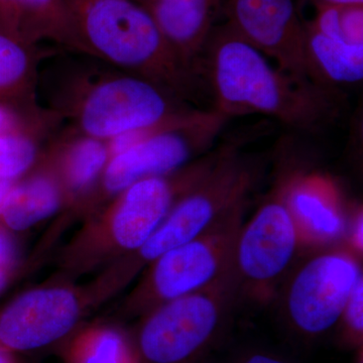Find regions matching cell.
<instances>
[{
	"label": "cell",
	"mask_w": 363,
	"mask_h": 363,
	"mask_svg": "<svg viewBox=\"0 0 363 363\" xmlns=\"http://www.w3.org/2000/svg\"><path fill=\"white\" fill-rule=\"evenodd\" d=\"M197 69L212 108L227 118L262 114L293 130L314 133L340 113L335 88L286 75L227 23L212 30Z\"/></svg>",
	"instance_id": "cell-1"
},
{
	"label": "cell",
	"mask_w": 363,
	"mask_h": 363,
	"mask_svg": "<svg viewBox=\"0 0 363 363\" xmlns=\"http://www.w3.org/2000/svg\"><path fill=\"white\" fill-rule=\"evenodd\" d=\"M75 50L138 76L186 102L208 94L202 78L177 57L147 7L136 0H66Z\"/></svg>",
	"instance_id": "cell-2"
},
{
	"label": "cell",
	"mask_w": 363,
	"mask_h": 363,
	"mask_svg": "<svg viewBox=\"0 0 363 363\" xmlns=\"http://www.w3.org/2000/svg\"><path fill=\"white\" fill-rule=\"evenodd\" d=\"M240 294L233 272L211 285L164 303L138 337L143 363H203L220 344Z\"/></svg>",
	"instance_id": "cell-3"
},
{
	"label": "cell",
	"mask_w": 363,
	"mask_h": 363,
	"mask_svg": "<svg viewBox=\"0 0 363 363\" xmlns=\"http://www.w3.org/2000/svg\"><path fill=\"white\" fill-rule=\"evenodd\" d=\"M80 81L72 89L68 114L76 130L107 140L145 130L193 108L168 91L128 73Z\"/></svg>",
	"instance_id": "cell-4"
},
{
	"label": "cell",
	"mask_w": 363,
	"mask_h": 363,
	"mask_svg": "<svg viewBox=\"0 0 363 363\" xmlns=\"http://www.w3.org/2000/svg\"><path fill=\"white\" fill-rule=\"evenodd\" d=\"M255 179L252 162L241 157L233 143H227L211 171L180 197L140 248V259L156 260L201 235L233 208L247 201Z\"/></svg>",
	"instance_id": "cell-5"
},
{
	"label": "cell",
	"mask_w": 363,
	"mask_h": 363,
	"mask_svg": "<svg viewBox=\"0 0 363 363\" xmlns=\"http://www.w3.org/2000/svg\"><path fill=\"white\" fill-rule=\"evenodd\" d=\"M227 118L213 108H197L111 157L105 167L104 184L108 192H123L143 179L169 175L188 162L211 150Z\"/></svg>",
	"instance_id": "cell-6"
},
{
	"label": "cell",
	"mask_w": 363,
	"mask_h": 363,
	"mask_svg": "<svg viewBox=\"0 0 363 363\" xmlns=\"http://www.w3.org/2000/svg\"><path fill=\"white\" fill-rule=\"evenodd\" d=\"M362 267L345 252L321 253L294 274L285 296V316L294 335L312 342L337 326Z\"/></svg>",
	"instance_id": "cell-7"
},
{
	"label": "cell",
	"mask_w": 363,
	"mask_h": 363,
	"mask_svg": "<svg viewBox=\"0 0 363 363\" xmlns=\"http://www.w3.org/2000/svg\"><path fill=\"white\" fill-rule=\"evenodd\" d=\"M245 203L233 208L195 240L157 257L149 281L152 297L169 302L198 292L233 272L234 245L243 224Z\"/></svg>",
	"instance_id": "cell-8"
},
{
	"label": "cell",
	"mask_w": 363,
	"mask_h": 363,
	"mask_svg": "<svg viewBox=\"0 0 363 363\" xmlns=\"http://www.w3.org/2000/svg\"><path fill=\"white\" fill-rule=\"evenodd\" d=\"M297 227L281 195L264 203L236 238L233 274L238 290L262 295L283 276L297 250Z\"/></svg>",
	"instance_id": "cell-9"
},
{
	"label": "cell",
	"mask_w": 363,
	"mask_h": 363,
	"mask_svg": "<svg viewBox=\"0 0 363 363\" xmlns=\"http://www.w3.org/2000/svg\"><path fill=\"white\" fill-rule=\"evenodd\" d=\"M226 16L227 25L279 70L298 82L317 84L295 0H228Z\"/></svg>",
	"instance_id": "cell-10"
},
{
	"label": "cell",
	"mask_w": 363,
	"mask_h": 363,
	"mask_svg": "<svg viewBox=\"0 0 363 363\" xmlns=\"http://www.w3.org/2000/svg\"><path fill=\"white\" fill-rule=\"evenodd\" d=\"M78 315L77 301L69 291L26 293L0 315V346L9 352L45 347L65 337Z\"/></svg>",
	"instance_id": "cell-11"
},
{
	"label": "cell",
	"mask_w": 363,
	"mask_h": 363,
	"mask_svg": "<svg viewBox=\"0 0 363 363\" xmlns=\"http://www.w3.org/2000/svg\"><path fill=\"white\" fill-rule=\"evenodd\" d=\"M143 6L182 63L199 75L198 62L214 28L220 0H147Z\"/></svg>",
	"instance_id": "cell-12"
},
{
	"label": "cell",
	"mask_w": 363,
	"mask_h": 363,
	"mask_svg": "<svg viewBox=\"0 0 363 363\" xmlns=\"http://www.w3.org/2000/svg\"><path fill=\"white\" fill-rule=\"evenodd\" d=\"M0 28L30 47L49 40L75 50L66 0H0Z\"/></svg>",
	"instance_id": "cell-13"
},
{
	"label": "cell",
	"mask_w": 363,
	"mask_h": 363,
	"mask_svg": "<svg viewBox=\"0 0 363 363\" xmlns=\"http://www.w3.org/2000/svg\"><path fill=\"white\" fill-rule=\"evenodd\" d=\"M326 182L319 178L294 181L281 195L297 227L298 240L333 242L342 238L346 222Z\"/></svg>",
	"instance_id": "cell-14"
},
{
	"label": "cell",
	"mask_w": 363,
	"mask_h": 363,
	"mask_svg": "<svg viewBox=\"0 0 363 363\" xmlns=\"http://www.w3.org/2000/svg\"><path fill=\"white\" fill-rule=\"evenodd\" d=\"M306 51L317 84L335 88L363 79V45L327 37L305 23Z\"/></svg>",
	"instance_id": "cell-15"
},
{
	"label": "cell",
	"mask_w": 363,
	"mask_h": 363,
	"mask_svg": "<svg viewBox=\"0 0 363 363\" xmlns=\"http://www.w3.org/2000/svg\"><path fill=\"white\" fill-rule=\"evenodd\" d=\"M59 189L50 178L35 177L13 186L0 210L4 223L13 230H25L47 218L60 206Z\"/></svg>",
	"instance_id": "cell-16"
},
{
	"label": "cell",
	"mask_w": 363,
	"mask_h": 363,
	"mask_svg": "<svg viewBox=\"0 0 363 363\" xmlns=\"http://www.w3.org/2000/svg\"><path fill=\"white\" fill-rule=\"evenodd\" d=\"M70 140L64 147V168L69 185L75 190L89 187L106 167L109 156L108 145L84 133H71Z\"/></svg>",
	"instance_id": "cell-17"
},
{
	"label": "cell",
	"mask_w": 363,
	"mask_h": 363,
	"mask_svg": "<svg viewBox=\"0 0 363 363\" xmlns=\"http://www.w3.org/2000/svg\"><path fill=\"white\" fill-rule=\"evenodd\" d=\"M33 47L0 28V96L35 88L37 61Z\"/></svg>",
	"instance_id": "cell-18"
},
{
	"label": "cell",
	"mask_w": 363,
	"mask_h": 363,
	"mask_svg": "<svg viewBox=\"0 0 363 363\" xmlns=\"http://www.w3.org/2000/svg\"><path fill=\"white\" fill-rule=\"evenodd\" d=\"M70 359L71 363H136L125 338L111 329L82 336L74 344Z\"/></svg>",
	"instance_id": "cell-19"
},
{
	"label": "cell",
	"mask_w": 363,
	"mask_h": 363,
	"mask_svg": "<svg viewBox=\"0 0 363 363\" xmlns=\"http://www.w3.org/2000/svg\"><path fill=\"white\" fill-rule=\"evenodd\" d=\"M35 130H21L0 135V180L13 181L33 166L38 155Z\"/></svg>",
	"instance_id": "cell-20"
},
{
	"label": "cell",
	"mask_w": 363,
	"mask_h": 363,
	"mask_svg": "<svg viewBox=\"0 0 363 363\" xmlns=\"http://www.w3.org/2000/svg\"><path fill=\"white\" fill-rule=\"evenodd\" d=\"M338 325L341 343L350 350H362L363 277L353 289Z\"/></svg>",
	"instance_id": "cell-21"
},
{
	"label": "cell",
	"mask_w": 363,
	"mask_h": 363,
	"mask_svg": "<svg viewBox=\"0 0 363 363\" xmlns=\"http://www.w3.org/2000/svg\"><path fill=\"white\" fill-rule=\"evenodd\" d=\"M233 363H293L277 353L267 350H250L236 357Z\"/></svg>",
	"instance_id": "cell-22"
},
{
	"label": "cell",
	"mask_w": 363,
	"mask_h": 363,
	"mask_svg": "<svg viewBox=\"0 0 363 363\" xmlns=\"http://www.w3.org/2000/svg\"><path fill=\"white\" fill-rule=\"evenodd\" d=\"M23 128L25 126L21 124L20 117L6 105L0 104V135Z\"/></svg>",
	"instance_id": "cell-23"
},
{
	"label": "cell",
	"mask_w": 363,
	"mask_h": 363,
	"mask_svg": "<svg viewBox=\"0 0 363 363\" xmlns=\"http://www.w3.org/2000/svg\"><path fill=\"white\" fill-rule=\"evenodd\" d=\"M13 250L11 241L6 234L0 230V267L7 266L13 260Z\"/></svg>",
	"instance_id": "cell-24"
},
{
	"label": "cell",
	"mask_w": 363,
	"mask_h": 363,
	"mask_svg": "<svg viewBox=\"0 0 363 363\" xmlns=\"http://www.w3.org/2000/svg\"><path fill=\"white\" fill-rule=\"evenodd\" d=\"M363 218L362 213L360 212L353 223L352 228V243L353 247L357 248L358 252H362L363 240H362Z\"/></svg>",
	"instance_id": "cell-25"
},
{
	"label": "cell",
	"mask_w": 363,
	"mask_h": 363,
	"mask_svg": "<svg viewBox=\"0 0 363 363\" xmlns=\"http://www.w3.org/2000/svg\"><path fill=\"white\" fill-rule=\"evenodd\" d=\"M316 6H363V0H313Z\"/></svg>",
	"instance_id": "cell-26"
},
{
	"label": "cell",
	"mask_w": 363,
	"mask_h": 363,
	"mask_svg": "<svg viewBox=\"0 0 363 363\" xmlns=\"http://www.w3.org/2000/svg\"><path fill=\"white\" fill-rule=\"evenodd\" d=\"M13 181L0 180V210L6 203L7 197L13 190Z\"/></svg>",
	"instance_id": "cell-27"
},
{
	"label": "cell",
	"mask_w": 363,
	"mask_h": 363,
	"mask_svg": "<svg viewBox=\"0 0 363 363\" xmlns=\"http://www.w3.org/2000/svg\"><path fill=\"white\" fill-rule=\"evenodd\" d=\"M0 363H14L9 351L4 350L2 346H0Z\"/></svg>",
	"instance_id": "cell-28"
},
{
	"label": "cell",
	"mask_w": 363,
	"mask_h": 363,
	"mask_svg": "<svg viewBox=\"0 0 363 363\" xmlns=\"http://www.w3.org/2000/svg\"><path fill=\"white\" fill-rule=\"evenodd\" d=\"M6 271H4V267H0V292H1L2 289L6 286Z\"/></svg>",
	"instance_id": "cell-29"
},
{
	"label": "cell",
	"mask_w": 363,
	"mask_h": 363,
	"mask_svg": "<svg viewBox=\"0 0 363 363\" xmlns=\"http://www.w3.org/2000/svg\"><path fill=\"white\" fill-rule=\"evenodd\" d=\"M136 1L140 2V4H143L145 1H147V0H136Z\"/></svg>",
	"instance_id": "cell-30"
}]
</instances>
